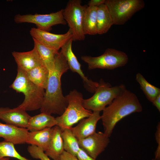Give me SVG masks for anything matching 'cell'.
<instances>
[{"label":"cell","mask_w":160,"mask_h":160,"mask_svg":"<svg viewBox=\"0 0 160 160\" xmlns=\"http://www.w3.org/2000/svg\"><path fill=\"white\" fill-rule=\"evenodd\" d=\"M72 38L69 40L61 48V52L65 57L69 69L73 72L77 73L83 80L85 88L89 92H94L98 83L88 79L81 68V65L72 49Z\"/></svg>","instance_id":"obj_12"},{"label":"cell","mask_w":160,"mask_h":160,"mask_svg":"<svg viewBox=\"0 0 160 160\" xmlns=\"http://www.w3.org/2000/svg\"><path fill=\"white\" fill-rule=\"evenodd\" d=\"M9 157H0V160H9Z\"/></svg>","instance_id":"obj_33"},{"label":"cell","mask_w":160,"mask_h":160,"mask_svg":"<svg viewBox=\"0 0 160 160\" xmlns=\"http://www.w3.org/2000/svg\"><path fill=\"white\" fill-rule=\"evenodd\" d=\"M64 149L67 152L76 156L80 148L78 140L73 134L70 129L62 131Z\"/></svg>","instance_id":"obj_24"},{"label":"cell","mask_w":160,"mask_h":160,"mask_svg":"<svg viewBox=\"0 0 160 160\" xmlns=\"http://www.w3.org/2000/svg\"><path fill=\"white\" fill-rule=\"evenodd\" d=\"M12 54L17 64V68L24 72L44 65L33 49L27 52L13 51Z\"/></svg>","instance_id":"obj_16"},{"label":"cell","mask_w":160,"mask_h":160,"mask_svg":"<svg viewBox=\"0 0 160 160\" xmlns=\"http://www.w3.org/2000/svg\"><path fill=\"white\" fill-rule=\"evenodd\" d=\"M25 72L28 78L32 82L45 90L49 73V70L45 66L41 65Z\"/></svg>","instance_id":"obj_22"},{"label":"cell","mask_w":160,"mask_h":160,"mask_svg":"<svg viewBox=\"0 0 160 160\" xmlns=\"http://www.w3.org/2000/svg\"><path fill=\"white\" fill-rule=\"evenodd\" d=\"M96 17L97 34L106 33L113 25L111 14L105 4L97 7Z\"/></svg>","instance_id":"obj_21"},{"label":"cell","mask_w":160,"mask_h":160,"mask_svg":"<svg viewBox=\"0 0 160 160\" xmlns=\"http://www.w3.org/2000/svg\"><path fill=\"white\" fill-rule=\"evenodd\" d=\"M155 136L158 146L155 153V158L156 160H160V125L159 123L158 124L157 127Z\"/></svg>","instance_id":"obj_28"},{"label":"cell","mask_w":160,"mask_h":160,"mask_svg":"<svg viewBox=\"0 0 160 160\" xmlns=\"http://www.w3.org/2000/svg\"><path fill=\"white\" fill-rule=\"evenodd\" d=\"M136 79L147 99L152 102L160 94V89L148 82L140 73L137 74Z\"/></svg>","instance_id":"obj_25"},{"label":"cell","mask_w":160,"mask_h":160,"mask_svg":"<svg viewBox=\"0 0 160 160\" xmlns=\"http://www.w3.org/2000/svg\"><path fill=\"white\" fill-rule=\"evenodd\" d=\"M27 150L31 156L34 159L40 160H51L41 149L36 146H29Z\"/></svg>","instance_id":"obj_27"},{"label":"cell","mask_w":160,"mask_h":160,"mask_svg":"<svg viewBox=\"0 0 160 160\" xmlns=\"http://www.w3.org/2000/svg\"><path fill=\"white\" fill-rule=\"evenodd\" d=\"M97 7L87 6L83 22V31L85 35L97 34L96 12Z\"/></svg>","instance_id":"obj_23"},{"label":"cell","mask_w":160,"mask_h":160,"mask_svg":"<svg viewBox=\"0 0 160 160\" xmlns=\"http://www.w3.org/2000/svg\"><path fill=\"white\" fill-rule=\"evenodd\" d=\"M78 140L80 147L95 159L104 151L110 142L109 137L101 132Z\"/></svg>","instance_id":"obj_11"},{"label":"cell","mask_w":160,"mask_h":160,"mask_svg":"<svg viewBox=\"0 0 160 160\" xmlns=\"http://www.w3.org/2000/svg\"><path fill=\"white\" fill-rule=\"evenodd\" d=\"M31 117L26 111L18 106L13 108H0V119L7 124L27 128Z\"/></svg>","instance_id":"obj_13"},{"label":"cell","mask_w":160,"mask_h":160,"mask_svg":"<svg viewBox=\"0 0 160 160\" xmlns=\"http://www.w3.org/2000/svg\"><path fill=\"white\" fill-rule=\"evenodd\" d=\"M158 111H160V94L158 95L152 102Z\"/></svg>","instance_id":"obj_32"},{"label":"cell","mask_w":160,"mask_h":160,"mask_svg":"<svg viewBox=\"0 0 160 160\" xmlns=\"http://www.w3.org/2000/svg\"><path fill=\"white\" fill-rule=\"evenodd\" d=\"M105 0H91L88 1V6L97 7L105 4Z\"/></svg>","instance_id":"obj_31"},{"label":"cell","mask_w":160,"mask_h":160,"mask_svg":"<svg viewBox=\"0 0 160 160\" xmlns=\"http://www.w3.org/2000/svg\"><path fill=\"white\" fill-rule=\"evenodd\" d=\"M30 33L33 39L47 47L58 51L73 37L69 29L65 33L55 34L32 28Z\"/></svg>","instance_id":"obj_10"},{"label":"cell","mask_w":160,"mask_h":160,"mask_svg":"<svg viewBox=\"0 0 160 160\" xmlns=\"http://www.w3.org/2000/svg\"><path fill=\"white\" fill-rule=\"evenodd\" d=\"M142 106L136 95L125 88L103 111L101 116L104 133L110 137L117 123L124 117L142 111Z\"/></svg>","instance_id":"obj_2"},{"label":"cell","mask_w":160,"mask_h":160,"mask_svg":"<svg viewBox=\"0 0 160 160\" xmlns=\"http://www.w3.org/2000/svg\"><path fill=\"white\" fill-rule=\"evenodd\" d=\"M61 132V130L57 126L52 127L49 145L44 152L45 154L53 160H60V156L64 151Z\"/></svg>","instance_id":"obj_17"},{"label":"cell","mask_w":160,"mask_h":160,"mask_svg":"<svg viewBox=\"0 0 160 160\" xmlns=\"http://www.w3.org/2000/svg\"><path fill=\"white\" fill-rule=\"evenodd\" d=\"M29 132L27 128L0 122V137L14 145L26 143Z\"/></svg>","instance_id":"obj_15"},{"label":"cell","mask_w":160,"mask_h":160,"mask_svg":"<svg viewBox=\"0 0 160 160\" xmlns=\"http://www.w3.org/2000/svg\"><path fill=\"white\" fill-rule=\"evenodd\" d=\"M60 160H78V159L76 157L64 150L60 156Z\"/></svg>","instance_id":"obj_30"},{"label":"cell","mask_w":160,"mask_h":160,"mask_svg":"<svg viewBox=\"0 0 160 160\" xmlns=\"http://www.w3.org/2000/svg\"><path fill=\"white\" fill-rule=\"evenodd\" d=\"M52 132V127L29 132L26 143L36 146L44 152L49 145Z\"/></svg>","instance_id":"obj_18"},{"label":"cell","mask_w":160,"mask_h":160,"mask_svg":"<svg viewBox=\"0 0 160 160\" xmlns=\"http://www.w3.org/2000/svg\"><path fill=\"white\" fill-rule=\"evenodd\" d=\"M80 0H70L63 9V15L72 34L73 41L85 39L83 31V22L87 6L81 4Z\"/></svg>","instance_id":"obj_8"},{"label":"cell","mask_w":160,"mask_h":160,"mask_svg":"<svg viewBox=\"0 0 160 160\" xmlns=\"http://www.w3.org/2000/svg\"><path fill=\"white\" fill-rule=\"evenodd\" d=\"M63 9H62L55 12L47 14H18L15 16L14 19L16 23H33L36 25L37 28L49 32L54 25L67 24L63 17Z\"/></svg>","instance_id":"obj_9"},{"label":"cell","mask_w":160,"mask_h":160,"mask_svg":"<svg viewBox=\"0 0 160 160\" xmlns=\"http://www.w3.org/2000/svg\"><path fill=\"white\" fill-rule=\"evenodd\" d=\"M125 88L122 84L112 87L110 83L101 80L94 95L89 98L83 99V106L93 111H103Z\"/></svg>","instance_id":"obj_5"},{"label":"cell","mask_w":160,"mask_h":160,"mask_svg":"<svg viewBox=\"0 0 160 160\" xmlns=\"http://www.w3.org/2000/svg\"><path fill=\"white\" fill-rule=\"evenodd\" d=\"M69 69L67 61L60 51L57 55L54 66L49 69L41 113L61 115L66 108L68 102L63 95L61 77Z\"/></svg>","instance_id":"obj_1"},{"label":"cell","mask_w":160,"mask_h":160,"mask_svg":"<svg viewBox=\"0 0 160 160\" xmlns=\"http://www.w3.org/2000/svg\"><path fill=\"white\" fill-rule=\"evenodd\" d=\"M65 97L68 106L62 115L55 118L57 125L62 131L71 129L79 121L89 116L92 113L84 107L83 95L76 90L71 91Z\"/></svg>","instance_id":"obj_4"},{"label":"cell","mask_w":160,"mask_h":160,"mask_svg":"<svg viewBox=\"0 0 160 160\" xmlns=\"http://www.w3.org/2000/svg\"><path fill=\"white\" fill-rule=\"evenodd\" d=\"M81 59L87 64L89 70L97 68L113 70L125 65L129 59L124 52L111 48L107 49L99 56H82Z\"/></svg>","instance_id":"obj_7"},{"label":"cell","mask_w":160,"mask_h":160,"mask_svg":"<svg viewBox=\"0 0 160 160\" xmlns=\"http://www.w3.org/2000/svg\"><path fill=\"white\" fill-rule=\"evenodd\" d=\"M55 118L51 115L44 113L31 117L27 129L30 132L40 130L47 128H52L57 125Z\"/></svg>","instance_id":"obj_19"},{"label":"cell","mask_w":160,"mask_h":160,"mask_svg":"<svg viewBox=\"0 0 160 160\" xmlns=\"http://www.w3.org/2000/svg\"><path fill=\"white\" fill-rule=\"evenodd\" d=\"M100 112L93 111L89 116L81 120L76 126L70 129L78 140L85 138L96 132L97 124L101 119Z\"/></svg>","instance_id":"obj_14"},{"label":"cell","mask_w":160,"mask_h":160,"mask_svg":"<svg viewBox=\"0 0 160 160\" xmlns=\"http://www.w3.org/2000/svg\"><path fill=\"white\" fill-rule=\"evenodd\" d=\"M76 157L78 160H95L96 159L89 155L80 148Z\"/></svg>","instance_id":"obj_29"},{"label":"cell","mask_w":160,"mask_h":160,"mask_svg":"<svg viewBox=\"0 0 160 160\" xmlns=\"http://www.w3.org/2000/svg\"><path fill=\"white\" fill-rule=\"evenodd\" d=\"M113 24L122 25L145 7L143 0H105Z\"/></svg>","instance_id":"obj_6"},{"label":"cell","mask_w":160,"mask_h":160,"mask_svg":"<svg viewBox=\"0 0 160 160\" xmlns=\"http://www.w3.org/2000/svg\"><path fill=\"white\" fill-rule=\"evenodd\" d=\"M33 39L34 43L33 49L43 64L49 70L54 66L56 56L59 52L47 47Z\"/></svg>","instance_id":"obj_20"},{"label":"cell","mask_w":160,"mask_h":160,"mask_svg":"<svg viewBox=\"0 0 160 160\" xmlns=\"http://www.w3.org/2000/svg\"><path fill=\"white\" fill-rule=\"evenodd\" d=\"M12 157L19 160H31L21 155L12 143L4 141L0 142V157Z\"/></svg>","instance_id":"obj_26"},{"label":"cell","mask_w":160,"mask_h":160,"mask_svg":"<svg viewBox=\"0 0 160 160\" xmlns=\"http://www.w3.org/2000/svg\"><path fill=\"white\" fill-rule=\"evenodd\" d=\"M10 87L17 92H21L24 95V99L18 106L19 107L26 111L40 109L45 90L32 82L24 72L17 68V76Z\"/></svg>","instance_id":"obj_3"}]
</instances>
